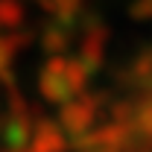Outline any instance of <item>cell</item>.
I'll list each match as a JSON object with an SVG mask.
<instances>
[{"instance_id": "1", "label": "cell", "mask_w": 152, "mask_h": 152, "mask_svg": "<svg viewBox=\"0 0 152 152\" xmlns=\"http://www.w3.org/2000/svg\"><path fill=\"white\" fill-rule=\"evenodd\" d=\"M85 79H88V70L79 58H50L47 67L41 70V79H38V88L44 99L50 102H70L76 96H82L85 91Z\"/></svg>"}, {"instance_id": "2", "label": "cell", "mask_w": 152, "mask_h": 152, "mask_svg": "<svg viewBox=\"0 0 152 152\" xmlns=\"http://www.w3.org/2000/svg\"><path fill=\"white\" fill-rule=\"evenodd\" d=\"M96 120V99L94 96H76L70 102L61 105V114H58V126L67 137H79L85 134Z\"/></svg>"}, {"instance_id": "3", "label": "cell", "mask_w": 152, "mask_h": 152, "mask_svg": "<svg viewBox=\"0 0 152 152\" xmlns=\"http://www.w3.org/2000/svg\"><path fill=\"white\" fill-rule=\"evenodd\" d=\"M64 137L67 134L61 132V126L53 123V120H38L35 132L29 137V152H64Z\"/></svg>"}, {"instance_id": "4", "label": "cell", "mask_w": 152, "mask_h": 152, "mask_svg": "<svg viewBox=\"0 0 152 152\" xmlns=\"http://www.w3.org/2000/svg\"><path fill=\"white\" fill-rule=\"evenodd\" d=\"M3 137H6V146H12V149H23L26 143H29V117L23 111L18 114H9L6 117V126H3Z\"/></svg>"}, {"instance_id": "5", "label": "cell", "mask_w": 152, "mask_h": 152, "mask_svg": "<svg viewBox=\"0 0 152 152\" xmlns=\"http://www.w3.org/2000/svg\"><path fill=\"white\" fill-rule=\"evenodd\" d=\"M41 3H44L50 12H56L58 18H70L76 9H79V3H82V0H41Z\"/></svg>"}, {"instance_id": "6", "label": "cell", "mask_w": 152, "mask_h": 152, "mask_svg": "<svg viewBox=\"0 0 152 152\" xmlns=\"http://www.w3.org/2000/svg\"><path fill=\"white\" fill-rule=\"evenodd\" d=\"M20 18V6L15 0H0V23H6V26H12V23H18Z\"/></svg>"}, {"instance_id": "7", "label": "cell", "mask_w": 152, "mask_h": 152, "mask_svg": "<svg viewBox=\"0 0 152 152\" xmlns=\"http://www.w3.org/2000/svg\"><path fill=\"white\" fill-rule=\"evenodd\" d=\"M12 56H15V41L12 38H0V73L9 67Z\"/></svg>"}, {"instance_id": "8", "label": "cell", "mask_w": 152, "mask_h": 152, "mask_svg": "<svg viewBox=\"0 0 152 152\" xmlns=\"http://www.w3.org/2000/svg\"><path fill=\"white\" fill-rule=\"evenodd\" d=\"M44 44H47L53 53L64 50V32H58V29H47V32H44Z\"/></svg>"}, {"instance_id": "9", "label": "cell", "mask_w": 152, "mask_h": 152, "mask_svg": "<svg viewBox=\"0 0 152 152\" xmlns=\"http://www.w3.org/2000/svg\"><path fill=\"white\" fill-rule=\"evenodd\" d=\"M132 12L137 15V18H152V0H140Z\"/></svg>"}]
</instances>
